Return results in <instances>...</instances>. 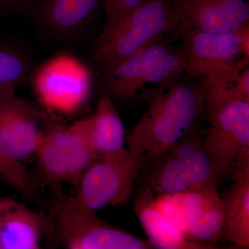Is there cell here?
I'll list each match as a JSON object with an SVG mask.
<instances>
[{
	"label": "cell",
	"instance_id": "cell-9",
	"mask_svg": "<svg viewBox=\"0 0 249 249\" xmlns=\"http://www.w3.org/2000/svg\"><path fill=\"white\" fill-rule=\"evenodd\" d=\"M179 40L186 74L199 81L249 57V29L227 34L184 31Z\"/></svg>",
	"mask_w": 249,
	"mask_h": 249
},
{
	"label": "cell",
	"instance_id": "cell-13",
	"mask_svg": "<svg viewBox=\"0 0 249 249\" xmlns=\"http://www.w3.org/2000/svg\"><path fill=\"white\" fill-rule=\"evenodd\" d=\"M52 232L50 217L13 199L0 214V249H38Z\"/></svg>",
	"mask_w": 249,
	"mask_h": 249
},
{
	"label": "cell",
	"instance_id": "cell-2",
	"mask_svg": "<svg viewBox=\"0 0 249 249\" xmlns=\"http://www.w3.org/2000/svg\"><path fill=\"white\" fill-rule=\"evenodd\" d=\"M178 37L166 34L115 66L102 70L103 89L113 100L124 103L148 102L186 74Z\"/></svg>",
	"mask_w": 249,
	"mask_h": 249
},
{
	"label": "cell",
	"instance_id": "cell-3",
	"mask_svg": "<svg viewBox=\"0 0 249 249\" xmlns=\"http://www.w3.org/2000/svg\"><path fill=\"white\" fill-rule=\"evenodd\" d=\"M166 34L179 40L178 20L170 0H146L106 35L98 36L93 59L101 70H106Z\"/></svg>",
	"mask_w": 249,
	"mask_h": 249
},
{
	"label": "cell",
	"instance_id": "cell-24",
	"mask_svg": "<svg viewBox=\"0 0 249 249\" xmlns=\"http://www.w3.org/2000/svg\"><path fill=\"white\" fill-rule=\"evenodd\" d=\"M27 0H0V9L19 4Z\"/></svg>",
	"mask_w": 249,
	"mask_h": 249
},
{
	"label": "cell",
	"instance_id": "cell-17",
	"mask_svg": "<svg viewBox=\"0 0 249 249\" xmlns=\"http://www.w3.org/2000/svg\"><path fill=\"white\" fill-rule=\"evenodd\" d=\"M90 142L98 157L125 148V129L114 101L103 89L97 107L89 116Z\"/></svg>",
	"mask_w": 249,
	"mask_h": 249
},
{
	"label": "cell",
	"instance_id": "cell-18",
	"mask_svg": "<svg viewBox=\"0 0 249 249\" xmlns=\"http://www.w3.org/2000/svg\"><path fill=\"white\" fill-rule=\"evenodd\" d=\"M222 198L226 238L237 248L249 249V170L234 178Z\"/></svg>",
	"mask_w": 249,
	"mask_h": 249
},
{
	"label": "cell",
	"instance_id": "cell-15",
	"mask_svg": "<svg viewBox=\"0 0 249 249\" xmlns=\"http://www.w3.org/2000/svg\"><path fill=\"white\" fill-rule=\"evenodd\" d=\"M104 0H39L36 13L42 25L53 35L71 37L83 30Z\"/></svg>",
	"mask_w": 249,
	"mask_h": 249
},
{
	"label": "cell",
	"instance_id": "cell-14",
	"mask_svg": "<svg viewBox=\"0 0 249 249\" xmlns=\"http://www.w3.org/2000/svg\"><path fill=\"white\" fill-rule=\"evenodd\" d=\"M134 210L154 249H209L190 240L160 209L157 196L147 188L139 193Z\"/></svg>",
	"mask_w": 249,
	"mask_h": 249
},
{
	"label": "cell",
	"instance_id": "cell-10",
	"mask_svg": "<svg viewBox=\"0 0 249 249\" xmlns=\"http://www.w3.org/2000/svg\"><path fill=\"white\" fill-rule=\"evenodd\" d=\"M179 35L184 31L227 34L249 29L245 0H170Z\"/></svg>",
	"mask_w": 249,
	"mask_h": 249
},
{
	"label": "cell",
	"instance_id": "cell-16",
	"mask_svg": "<svg viewBox=\"0 0 249 249\" xmlns=\"http://www.w3.org/2000/svg\"><path fill=\"white\" fill-rule=\"evenodd\" d=\"M168 151L184 163L192 191L217 188L222 176L214 168L205 148L204 136L198 128L178 141Z\"/></svg>",
	"mask_w": 249,
	"mask_h": 249
},
{
	"label": "cell",
	"instance_id": "cell-7",
	"mask_svg": "<svg viewBox=\"0 0 249 249\" xmlns=\"http://www.w3.org/2000/svg\"><path fill=\"white\" fill-rule=\"evenodd\" d=\"M142 160L127 148L98 157L82 175L74 196L83 209L97 212L128 199L140 177Z\"/></svg>",
	"mask_w": 249,
	"mask_h": 249
},
{
	"label": "cell",
	"instance_id": "cell-21",
	"mask_svg": "<svg viewBox=\"0 0 249 249\" xmlns=\"http://www.w3.org/2000/svg\"><path fill=\"white\" fill-rule=\"evenodd\" d=\"M31 73L29 58L20 51L0 45V103L16 96V91Z\"/></svg>",
	"mask_w": 249,
	"mask_h": 249
},
{
	"label": "cell",
	"instance_id": "cell-25",
	"mask_svg": "<svg viewBox=\"0 0 249 249\" xmlns=\"http://www.w3.org/2000/svg\"><path fill=\"white\" fill-rule=\"evenodd\" d=\"M13 200L12 198L3 197L0 196V214L4 211V209L9 206L10 203Z\"/></svg>",
	"mask_w": 249,
	"mask_h": 249
},
{
	"label": "cell",
	"instance_id": "cell-20",
	"mask_svg": "<svg viewBox=\"0 0 249 249\" xmlns=\"http://www.w3.org/2000/svg\"><path fill=\"white\" fill-rule=\"evenodd\" d=\"M249 57H245L200 80L204 92L205 110L228 100L249 99Z\"/></svg>",
	"mask_w": 249,
	"mask_h": 249
},
{
	"label": "cell",
	"instance_id": "cell-11",
	"mask_svg": "<svg viewBox=\"0 0 249 249\" xmlns=\"http://www.w3.org/2000/svg\"><path fill=\"white\" fill-rule=\"evenodd\" d=\"M190 240L209 249H217L225 237V213L217 188L178 195Z\"/></svg>",
	"mask_w": 249,
	"mask_h": 249
},
{
	"label": "cell",
	"instance_id": "cell-6",
	"mask_svg": "<svg viewBox=\"0 0 249 249\" xmlns=\"http://www.w3.org/2000/svg\"><path fill=\"white\" fill-rule=\"evenodd\" d=\"M52 232L69 249H150L149 241L114 227L83 209L74 196H63L50 216Z\"/></svg>",
	"mask_w": 249,
	"mask_h": 249
},
{
	"label": "cell",
	"instance_id": "cell-22",
	"mask_svg": "<svg viewBox=\"0 0 249 249\" xmlns=\"http://www.w3.org/2000/svg\"><path fill=\"white\" fill-rule=\"evenodd\" d=\"M0 176L20 194L29 196L37 191L35 181L29 168L15 160L0 145Z\"/></svg>",
	"mask_w": 249,
	"mask_h": 249
},
{
	"label": "cell",
	"instance_id": "cell-1",
	"mask_svg": "<svg viewBox=\"0 0 249 249\" xmlns=\"http://www.w3.org/2000/svg\"><path fill=\"white\" fill-rule=\"evenodd\" d=\"M147 103L146 111L125 138L126 148L142 167L197 128L205 112L200 81L187 75Z\"/></svg>",
	"mask_w": 249,
	"mask_h": 249
},
{
	"label": "cell",
	"instance_id": "cell-8",
	"mask_svg": "<svg viewBox=\"0 0 249 249\" xmlns=\"http://www.w3.org/2000/svg\"><path fill=\"white\" fill-rule=\"evenodd\" d=\"M33 87L44 107L52 112L68 115L79 111L89 101L92 76L83 62L62 54L36 71Z\"/></svg>",
	"mask_w": 249,
	"mask_h": 249
},
{
	"label": "cell",
	"instance_id": "cell-19",
	"mask_svg": "<svg viewBox=\"0 0 249 249\" xmlns=\"http://www.w3.org/2000/svg\"><path fill=\"white\" fill-rule=\"evenodd\" d=\"M143 186L155 196H175L191 192L182 160L167 151L142 167Z\"/></svg>",
	"mask_w": 249,
	"mask_h": 249
},
{
	"label": "cell",
	"instance_id": "cell-12",
	"mask_svg": "<svg viewBox=\"0 0 249 249\" xmlns=\"http://www.w3.org/2000/svg\"><path fill=\"white\" fill-rule=\"evenodd\" d=\"M42 118L38 109L17 96L0 103V145L10 157L23 163L35 155Z\"/></svg>",
	"mask_w": 249,
	"mask_h": 249
},
{
	"label": "cell",
	"instance_id": "cell-5",
	"mask_svg": "<svg viewBox=\"0 0 249 249\" xmlns=\"http://www.w3.org/2000/svg\"><path fill=\"white\" fill-rule=\"evenodd\" d=\"M205 112L204 146L219 175L235 178L249 170V99L228 100Z\"/></svg>",
	"mask_w": 249,
	"mask_h": 249
},
{
	"label": "cell",
	"instance_id": "cell-23",
	"mask_svg": "<svg viewBox=\"0 0 249 249\" xmlns=\"http://www.w3.org/2000/svg\"><path fill=\"white\" fill-rule=\"evenodd\" d=\"M146 0H104L106 22L99 36L106 35Z\"/></svg>",
	"mask_w": 249,
	"mask_h": 249
},
{
	"label": "cell",
	"instance_id": "cell-4",
	"mask_svg": "<svg viewBox=\"0 0 249 249\" xmlns=\"http://www.w3.org/2000/svg\"><path fill=\"white\" fill-rule=\"evenodd\" d=\"M34 155L45 183L76 188L85 170L98 157L90 142L89 117L71 125H55L42 131Z\"/></svg>",
	"mask_w": 249,
	"mask_h": 249
}]
</instances>
